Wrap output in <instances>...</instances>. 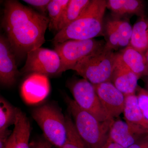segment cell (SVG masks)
Returning a JSON list of instances; mask_svg holds the SVG:
<instances>
[{
	"label": "cell",
	"instance_id": "obj_19",
	"mask_svg": "<svg viewBox=\"0 0 148 148\" xmlns=\"http://www.w3.org/2000/svg\"><path fill=\"white\" fill-rule=\"evenodd\" d=\"M129 46L143 54L148 50V17L145 15L140 17L132 27Z\"/></svg>",
	"mask_w": 148,
	"mask_h": 148
},
{
	"label": "cell",
	"instance_id": "obj_29",
	"mask_svg": "<svg viewBox=\"0 0 148 148\" xmlns=\"http://www.w3.org/2000/svg\"><path fill=\"white\" fill-rule=\"evenodd\" d=\"M14 133L12 131V133L10 136L7 143L3 148H14Z\"/></svg>",
	"mask_w": 148,
	"mask_h": 148
},
{
	"label": "cell",
	"instance_id": "obj_15",
	"mask_svg": "<svg viewBox=\"0 0 148 148\" xmlns=\"http://www.w3.org/2000/svg\"><path fill=\"white\" fill-rule=\"evenodd\" d=\"M121 61L139 78L148 76V65L145 54L128 46L118 53Z\"/></svg>",
	"mask_w": 148,
	"mask_h": 148
},
{
	"label": "cell",
	"instance_id": "obj_28",
	"mask_svg": "<svg viewBox=\"0 0 148 148\" xmlns=\"http://www.w3.org/2000/svg\"><path fill=\"white\" fill-rule=\"evenodd\" d=\"M102 148H124L119 145L118 144L114 143L111 140H109L108 138V140L106 144L103 146Z\"/></svg>",
	"mask_w": 148,
	"mask_h": 148
},
{
	"label": "cell",
	"instance_id": "obj_2",
	"mask_svg": "<svg viewBox=\"0 0 148 148\" xmlns=\"http://www.w3.org/2000/svg\"><path fill=\"white\" fill-rule=\"evenodd\" d=\"M106 8L107 1L92 0L78 18L56 33L52 40L53 44L69 40L92 39L103 36Z\"/></svg>",
	"mask_w": 148,
	"mask_h": 148
},
{
	"label": "cell",
	"instance_id": "obj_16",
	"mask_svg": "<svg viewBox=\"0 0 148 148\" xmlns=\"http://www.w3.org/2000/svg\"><path fill=\"white\" fill-rule=\"evenodd\" d=\"M107 8L117 17L126 15L145 16L144 1L140 0H108Z\"/></svg>",
	"mask_w": 148,
	"mask_h": 148
},
{
	"label": "cell",
	"instance_id": "obj_9",
	"mask_svg": "<svg viewBox=\"0 0 148 148\" xmlns=\"http://www.w3.org/2000/svg\"><path fill=\"white\" fill-rule=\"evenodd\" d=\"M132 27L129 21L115 16L109 18L104 24L103 36L106 46L112 50L129 46Z\"/></svg>",
	"mask_w": 148,
	"mask_h": 148
},
{
	"label": "cell",
	"instance_id": "obj_3",
	"mask_svg": "<svg viewBox=\"0 0 148 148\" xmlns=\"http://www.w3.org/2000/svg\"><path fill=\"white\" fill-rule=\"evenodd\" d=\"M65 100L81 138L90 148L103 147L108 138L110 126L114 120L99 121L91 114L80 108L69 96H66Z\"/></svg>",
	"mask_w": 148,
	"mask_h": 148
},
{
	"label": "cell",
	"instance_id": "obj_11",
	"mask_svg": "<svg viewBox=\"0 0 148 148\" xmlns=\"http://www.w3.org/2000/svg\"><path fill=\"white\" fill-rule=\"evenodd\" d=\"M16 58L6 36H0V82L4 86H12L21 74L17 69Z\"/></svg>",
	"mask_w": 148,
	"mask_h": 148
},
{
	"label": "cell",
	"instance_id": "obj_12",
	"mask_svg": "<svg viewBox=\"0 0 148 148\" xmlns=\"http://www.w3.org/2000/svg\"><path fill=\"white\" fill-rule=\"evenodd\" d=\"M148 134L147 131L138 126L121 120H114L110 126L108 139L127 148Z\"/></svg>",
	"mask_w": 148,
	"mask_h": 148
},
{
	"label": "cell",
	"instance_id": "obj_1",
	"mask_svg": "<svg viewBox=\"0 0 148 148\" xmlns=\"http://www.w3.org/2000/svg\"><path fill=\"white\" fill-rule=\"evenodd\" d=\"M49 17L16 0L5 1L1 26L16 59L45 42Z\"/></svg>",
	"mask_w": 148,
	"mask_h": 148
},
{
	"label": "cell",
	"instance_id": "obj_13",
	"mask_svg": "<svg viewBox=\"0 0 148 148\" xmlns=\"http://www.w3.org/2000/svg\"><path fill=\"white\" fill-rule=\"evenodd\" d=\"M50 91L47 77L39 74L29 75L22 84L21 93L27 103L35 104L44 100Z\"/></svg>",
	"mask_w": 148,
	"mask_h": 148
},
{
	"label": "cell",
	"instance_id": "obj_5",
	"mask_svg": "<svg viewBox=\"0 0 148 148\" xmlns=\"http://www.w3.org/2000/svg\"><path fill=\"white\" fill-rule=\"evenodd\" d=\"M32 116L51 145L61 148L67 138L66 116L57 108L45 105L35 109Z\"/></svg>",
	"mask_w": 148,
	"mask_h": 148
},
{
	"label": "cell",
	"instance_id": "obj_10",
	"mask_svg": "<svg viewBox=\"0 0 148 148\" xmlns=\"http://www.w3.org/2000/svg\"><path fill=\"white\" fill-rule=\"evenodd\" d=\"M106 112L114 119L123 113L125 97L111 82L93 85Z\"/></svg>",
	"mask_w": 148,
	"mask_h": 148
},
{
	"label": "cell",
	"instance_id": "obj_25",
	"mask_svg": "<svg viewBox=\"0 0 148 148\" xmlns=\"http://www.w3.org/2000/svg\"><path fill=\"white\" fill-rule=\"evenodd\" d=\"M27 4L36 9L42 14L45 15L47 12V8L51 0H24Z\"/></svg>",
	"mask_w": 148,
	"mask_h": 148
},
{
	"label": "cell",
	"instance_id": "obj_31",
	"mask_svg": "<svg viewBox=\"0 0 148 148\" xmlns=\"http://www.w3.org/2000/svg\"><path fill=\"white\" fill-rule=\"evenodd\" d=\"M147 86L148 88V81H147Z\"/></svg>",
	"mask_w": 148,
	"mask_h": 148
},
{
	"label": "cell",
	"instance_id": "obj_26",
	"mask_svg": "<svg viewBox=\"0 0 148 148\" xmlns=\"http://www.w3.org/2000/svg\"><path fill=\"white\" fill-rule=\"evenodd\" d=\"M51 145L47 140H37L30 143V148H52Z\"/></svg>",
	"mask_w": 148,
	"mask_h": 148
},
{
	"label": "cell",
	"instance_id": "obj_21",
	"mask_svg": "<svg viewBox=\"0 0 148 148\" xmlns=\"http://www.w3.org/2000/svg\"><path fill=\"white\" fill-rule=\"evenodd\" d=\"M16 108H14L3 97L0 98V135L8 133V127L14 125Z\"/></svg>",
	"mask_w": 148,
	"mask_h": 148
},
{
	"label": "cell",
	"instance_id": "obj_27",
	"mask_svg": "<svg viewBox=\"0 0 148 148\" xmlns=\"http://www.w3.org/2000/svg\"><path fill=\"white\" fill-rule=\"evenodd\" d=\"M127 148H148V134Z\"/></svg>",
	"mask_w": 148,
	"mask_h": 148
},
{
	"label": "cell",
	"instance_id": "obj_14",
	"mask_svg": "<svg viewBox=\"0 0 148 148\" xmlns=\"http://www.w3.org/2000/svg\"><path fill=\"white\" fill-rule=\"evenodd\" d=\"M139 79V78L122 62L117 53L116 63L111 82L124 95H126L135 94Z\"/></svg>",
	"mask_w": 148,
	"mask_h": 148
},
{
	"label": "cell",
	"instance_id": "obj_20",
	"mask_svg": "<svg viewBox=\"0 0 148 148\" xmlns=\"http://www.w3.org/2000/svg\"><path fill=\"white\" fill-rule=\"evenodd\" d=\"M91 1L90 0H70L59 22L57 32L78 18L84 12Z\"/></svg>",
	"mask_w": 148,
	"mask_h": 148
},
{
	"label": "cell",
	"instance_id": "obj_24",
	"mask_svg": "<svg viewBox=\"0 0 148 148\" xmlns=\"http://www.w3.org/2000/svg\"><path fill=\"white\" fill-rule=\"evenodd\" d=\"M136 91L138 106L145 119L148 122V90L138 86Z\"/></svg>",
	"mask_w": 148,
	"mask_h": 148
},
{
	"label": "cell",
	"instance_id": "obj_30",
	"mask_svg": "<svg viewBox=\"0 0 148 148\" xmlns=\"http://www.w3.org/2000/svg\"><path fill=\"white\" fill-rule=\"evenodd\" d=\"M145 55V56L146 61H147V63L148 65V50L147 51Z\"/></svg>",
	"mask_w": 148,
	"mask_h": 148
},
{
	"label": "cell",
	"instance_id": "obj_6",
	"mask_svg": "<svg viewBox=\"0 0 148 148\" xmlns=\"http://www.w3.org/2000/svg\"><path fill=\"white\" fill-rule=\"evenodd\" d=\"M106 45L104 40L94 39L69 40L54 44V49L61 58V73L72 70L79 61L103 48Z\"/></svg>",
	"mask_w": 148,
	"mask_h": 148
},
{
	"label": "cell",
	"instance_id": "obj_4",
	"mask_svg": "<svg viewBox=\"0 0 148 148\" xmlns=\"http://www.w3.org/2000/svg\"><path fill=\"white\" fill-rule=\"evenodd\" d=\"M117 53L105 46L79 61L72 70L93 85L111 82Z\"/></svg>",
	"mask_w": 148,
	"mask_h": 148
},
{
	"label": "cell",
	"instance_id": "obj_8",
	"mask_svg": "<svg viewBox=\"0 0 148 148\" xmlns=\"http://www.w3.org/2000/svg\"><path fill=\"white\" fill-rule=\"evenodd\" d=\"M61 59L58 53L55 50L41 47L27 54L21 73L39 74L48 77L61 74Z\"/></svg>",
	"mask_w": 148,
	"mask_h": 148
},
{
	"label": "cell",
	"instance_id": "obj_17",
	"mask_svg": "<svg viewBox=\"0 0 148 148\" xmlns=\"http://www.w3.org/2000/svg\"><path fill=\"white\" fill-rule=\"evenodd\" d=\"M124 115L125 121L145 130L148 132V122L141 112L138 105L137 95L135 94L125 95Z\"/></svg>",
	"mask_w": 148,
	"mask_h": 148
},
{
	"label": "cell",
	"instance_id": "obj_23",
	"mask_svg": "<svg viewBox=\"0 0 148 148\" xmlns=\"http://www.w3.org/2000/svg\"><path fill=\"white\" fill-rule=\"evenodd\" d=\"M67 138L61 148H90L79 135L74 121L69 116H66Z\"/></svg>",
	"mask_w": 148,
	"mask_h": 148
},
{
	"label": "cell",
	"instance_id": "obj_22",
	"mask_svg": "<svg viewBox=\"0 0 148 148\" xmlns=\"http://www.w3.org/2000/svg\"><path fill=\"white\" fill-rule=\"evenodd\" d=\"M70 0H51L47 8L49 19V29L57 32L59 22Z\"/></svg>",
	"mask_w": 148,
	"mask_h": 148
},
{
	"label": "cell",
	"instance_id": "obj_18",
	"mask_svg": "<svg viewBox=\"0 0 148 148\" xmlns=\"http://www.w3.org/2000/svg\"><path fill=\"white\" fill-rule=\"evenodd\" d=\"M14 125V148H30L29 140L31 132L30 122L26 114L16 108Z\"/></svg>",
	"mask_w": 148,
	"mask_h": 148
},
{
	"label": "cell",
	"instance_id": "obj_7",
	"mask_svg": "<svg viewBox=\"0 0 148 148\" xmlns=\"http://www.w3.org/2000/svg\"><path fill=\"white\" fill-rule=\"evenodd\" d=\"M70 89L74 101L80 108L91 114L99 121L114 120L103 108L94 85L87 80L82 78L75 81L70 85Z\"/></svg>",
	"mask_w": 148,
	"mask_h": 148
}]
</instances>
